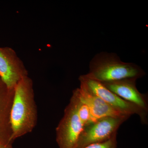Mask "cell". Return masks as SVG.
I'll return each instance as SVG.
<instances>
[{"label":"cell","mask_w":148,"mask_h":148,"mask_svg":"<svg viewBox=\"0 0 148 148\" xmlns=\"http://www.w3.org/2000/svg\"><path fill=\"white\" fill-rule=\"evenodd\" d=\"M37 120L33 81L27 76L20 80L14 87L10 112L12 142L32 132Z\"/></svg>","instance_id":"cell-1"},{"label":"cell","mask_w":148,"mask_h":148,"mask_svg":"<svg viewBox=\"0 0 148 148\" xmlns=\"http://www.w3.org/2000/svg\"><path fill=\"white\" fill-rule=\"evenodd\" d=\"M145 75V71L138 65L123 62L115 53L102 52L92 58L89 71L86 75L103 83L125 79H138Z\"/></svg>","instance_id":"cell-2"},{"label":"cell","mask_w":148,"mask_h":148,"mask_svg":"<svg viewBox=\"0 0 148 148\" xmlns=\"http://www.w3.org/2000/svg\"><path fill=\"white\" fill-rule=\"evenodd\" d=\"M80 87L98 96L114 109L124 114L131 116L136 114L140 118L143 124H147L148 112L133 103L122 99L119 96L106 88L101 82L82 75L79 78Z\"/></svg>","instance_id":"cell-3"},{"label":"cell","mask_w":148,"mask_h":148,"mask_svg":"<svg viewBox=\"0 0 148 148\" xmlns=\"http://www.w3.org/2000/svg\"><path fill=\"white\" fill-rule=\"evenodd\" d=\"M84 125L78 113L77 100L73 91L64 116L56 129V141L59 148H75Z\"/></svg>","instance_id":"cell-4"},{"label":"cell","mask_w":148,"mask_h":148,"mask_svg":"<svg viewBox=\"0 0 148 148\" xmlns=\"http://www.w3.org/2000/svg\"><path fill=\"white\" fill-rule=\"evenodd\" d=\"M130 116L105 117L86 125L80 134L75 148H84L109 140L117 134L120 126Z\"/></svg>","instance_id":"cell-5"},{"label":"cell","mask_w":148,"mask_h":148,"mask_svg":"<svg viewBox=\"0 0 148 148\" xmlns=\"http://www.w3.org/2000/svg\"><path fill=\"white\" fill-rule=\"evenodd\" d=\"M28 76V71L13 49L0 47V78L10 89H14L18 82Z\"/></svg>","instance_id":"cell-6"},{"label":"cell","mask_w":148,"mask_h":148,"mask_svg":"<svg viewBox=\"0 0 148 148\" xmlns=\"http://www.w3.org/2000/svg\"><path fill=\"white\" fill-rule=\"evenodd\" d=\"M137 80L135 78L125 79L101 83L122 99L135 104L148 112L147 95L138 90L136 87Z\"/></svg>","instance_id":"cell-7"},{"label":"cell","mask_w":148,"mask_h":148,"mask_svg":"<svg viewBox=\"0 0 148 148\" xmlns=\"http://www.w3.org/2000/svg\"><path fill=\"white\" fill-rule=\"evenodd\" d=\"M14 89L9 88L0 78V143H12L10 112Z\"/></svg>","instance_id":"cell-8"},{"label":"cell","mask_w":148,"mask_h":148,"mask_svg":"<svg viewBox=\"0 0 148 148\" xmlns=\"http://www.w3.org/2000/svg\"><path fill=\"white\" fill-rule=\"evenodd\" d=\"M77 89L80 97L88 106L95 120L108 116L119 117L130 116L116 111L100 97L91 94L81 88H77Z\"/></svg>","instance_id":"cell-9"},{"label":"cell","mask_w":148,"mask_h":148,"mask_svg":"<svg viewBox=\"0 0 148 148\" xmlns=\"http://www.w3.org/2000/svg\"><path fill=\"white\" fill-rule=\"evenodd\" d=\"M73 91L75 93L77 97L78 115L84 126L94 121L95 120L92 116L88 106L82 101L80 97L77 88Z\"/></svg>","instance_id":"cell-10"},{"label":"cell","mask_w":148,"mask_h":148,"mask_svg":"<svg viewBox=\"0 0 148 148\" xmlns=\"http://www.w3.org/2000/svg\"><path fill=\"white\" fill-rule=\"evenodd\" d=\"M117 134L106 142L92 144L84 148H117Z\"/></svg>","instance_id":"cell-11"},{"label":"cell","mask_w":148,"mask_h":148,"mask_svg":"<svg viewBox=\"0 0 148 148\" xmlns=\"http://www.w3.org/2000/svg\"><path fill=\"white\" fill-rule=\"evenodd\" d=\"M0 148H12V143L7 145L0 143Z\"/></svg>","instance_id":"cell-12"}]
</instances>
